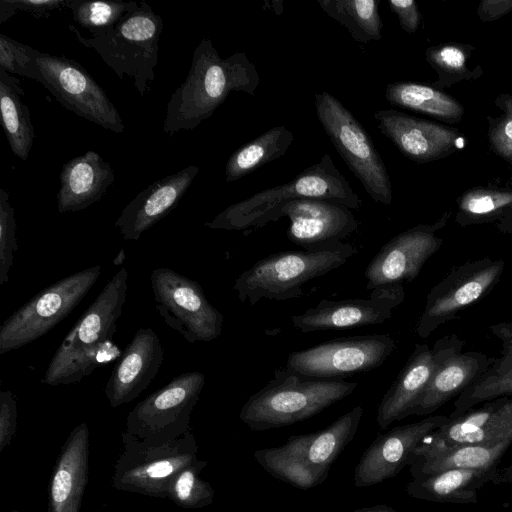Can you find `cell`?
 <instances>
[{
    "mask_svg": "<svg viewBox=\"0 0 512 512\" xmlns=\"http://www.w3.org/2000/svg\"><path fill=\"white\" fill-rule=\"evenodd\" d=\"M17 428V402L10 390L0 392V452L10 445Z\"/></svg>",
    "mask_w": 512,
    "mask_h": 512,
    "instance_id": "ab89813d",
    "label": "cell"
},
{
    "mask_svg": "<svg viewBox=\"0 0 512 512\" xmlns=\"http://www.w3.org/2000/svg\"><path fill=\"white\" fill-rule=\"evenodd\" d=\"M464 345L465 340L456 334L446 335L435 342L432 348L435 357L433 374L412 407L410 416L435 412L474 384L494 362V357L481 352H462Z\"/></svg>",
    "mask_w": 512,
    "mask_h": 512,
    "instance_id": "9a60e30c",
    "label": "cell"
},
{
    "mask_svg": "<svg viewBox=\"0 0 512 512\" xmlns=\"http://www.w3.org/2000/svg\"><path fill=\"white\" fill-rule=\"evenodd\" d=\"M503 259L482 258L454 267L428 293L417 322L419 337L428 338L439 326L486 296L499 282Z\"/></svg>",
    "mask_w": 512,
    "mask_h": 512,
    "instance_id": "4fadbf2b",
    "label": "cell"
},
{
    "mask_svg": "<svg viewBox=\"0 0 512 512\" xmlns=\"http://www.w3.org/2000/svg\"><path fill=\"white\" fill-rule=\"evenodd\" d=\"M40 82L67 110L114 133L124 131L119 111L77 61L34 49Z\"/></svg>",
    "mask_w": 512,
    "mask_h": 512,
    "instance_id": "8fae6325",
    "label": "cell"
},
{
    "mask_svg": "<svg viewBox=\"0 0 512 512\" xmlns=\"http://www.w3.org/2000/svg\"><path fill=\"white\" fill-rule=\"evenodd\" d=\"M128 291V272L121 268L86 309L53 355L43 384L68 385L81 381L96 368L118 359L113 342Z\"/></svg>",
    "mask_w": 512,
    "mask_h": 512,
    "instance_id": "7a4b0ae2",
    "label": "cell"
},
{
    "mask_svg": "<svg viewBox=\"0 0 512 512\" xmlns=\"http://www.w3.org/2000/svg\"><path fill=\"white\" fill-rule=\"evenodd\" d=\"M512 395V348L502 350L486 372L454 401L450 419L457 418L478 404Z\"/></svg>",
    "mask_w": 512,
    "mask_h": 512,
    "instance_id": "1f68e13d",
    "label": "cell"
},
{
    "mask_svg": "<svg viewBox=\"0 0 512 512\" xmlns=\"http://www.w3.org/2000/svg\"><path fill=\"white\" fill-rule=\"evenodd\" d=\"M395 348L388 334L342 337L292 352L286 367L306 377L333 379L379 367Z\"/></svg>",
    "mask_w": 512,
    "mask_h": 512,
    "instance_id": "5bb4252c",
    "label": "cell"
},
{
    "mask_svg": "<svg viewBox=\"0 0 512 512\" xmlns=\"http://www.w3.org/2000/svg\"><path fill=\"white\" fill-rule=\"evenodd\" d=\"M355 253L353 245L341 241L275 253L241 273L233 289L241 302L249 301L251 306L263 298H297L306 282L339 268Z\"/></svg>",
    "mask_w": 512,
    "mask_h": 512,
    "instance_id": "5b68a950",
    "label": "cell"
},
{
    "mask_svg": "<svg viewBox=\"0 0 512 512\" xmlns=\"http://www.w3.org/2000/svg\"><path fill=\"white\" fill-rule=\"evenodd\" d=\"M289 219L288 239L303 247L340 242L358 228V221L347 206L327 200L300 198L287 203L278 219Z\"/></svg>",
    "mask_w": 512,
    "mask_h": 512,
    "instance_id": "ffe728a7",
    "label": "cell"
},
{
    "mask_svg": "<svg viewBox=\"0 0 512 512\" xmlns=\"http://www.w3.org/2000/svg\"><path fill=\"white\" fill-rule=\"evenodd\" d=\"M293 140V133L288 128L276 126L242 145L226 163V182L239 180L263 165L282 157L292 145Z\"/></svg>",
    "mask_w": 512,
    "mask_h": 512,
    "instance_id": "4dcf8cb0",
    "label": "cell"
},
{
    "mask_svg": "<svg viewBox=\"0 0 512 512\" xmlns=\"http://www.w3.org/2000/svg\"><path fill=\"white\" fill-rule=\"evenodd\" d=\"M89 428L78 424L69 433L55 462L47 512H80L88 483Z\"/></svg>",
    "mask_w": 512,
    "mask_h": 512,
    "instance_id": "603a6c76",
    "label": "cell"
},
{
    "mask_svg": "<svg viewBox=\"0 0 512 512\" xmlns=\"http://www.w3.org/2000/svg\"><path fill=\"white\" fill-rule=\"evenodd\" d=\"M363 413L362 406H355L322 430L290 436L282 447L310 465L330 470L353 440Z\"/></svg>",
    "mask_w": 512,
    "mask_h": 512,
    "instance_id": "484cf974",
    "label": "cell"
},
{
    "mask_svg": "<svg viewBox=\"0 0 512 512\" xmlns=\"http://www.w3.org/2000/svg\"><path fill=\"white\" fill-rule=\"evenodd\" d=\"M385 98L391 105L441 118L452 117L457 112V106L450 98L430 87L415 83H390L386 86Z\"/></svg>",
    "mask_w": 512,
    "mask_h": 512,
    "instance_id": "e575fe53",
    "label": "cell"
},
{
    "mask_svg": "<svg viewBox=\"0 0 512 512\" xmlns=\"http://www.w3.org/2000/svg\"><path fill=\"white\" fill-rule=\"evenodd\" d=\"M14 14L25 11L35 18L48 17L56 8L68 6L69 0H1Z\"/></svg>",
    "mask_w": 512,
    "mask_h": 512,
    "instance_id": "60d3db41",
    "label": "cell"
},
{
    "mask_svg": "<svg viewBox=\"0 0 512 512\" xmlns=\"http://www.w3.org/2000/svg\"><path fill=\"white\" fill-rule=\"evenodd\" d=\"M390 9L398 16L401 27L408 33L416 31L419 22V12L413 0H390Z\"/></svg>",
    "mask_w": 512,
    "mask_h": 512,
    "instance_id": "b9f144b4",
    "label": "cell"
},
{
    "mask_svg": "<svg viewBox=\"0 0 512 512\" xmlns=\"http://www.w3.org/2000/svg\"><path fill=\"white\" fill-rule=\"evenodd\" d=\"M33 51L34 48L1 34L0 69L9 74H18L38 81L39 72L34 61Z\"/></svg>",
    "mask_w": 512,
    "mask_h": 512,
    "instance_id": "f35d334b",
    "label": "cell"
},
{
    "mask_svg": "<svg viewBox=\"0 0 512 512\" xmlns=\"http://www.w3.org/2000/svg\"><path fill=\"white\" fill-rule=\"evenodd\" d=\"M436 60L448 67L458 68L464 64L465 57L458 48L445 47L438 52Z\"/></svg>",
    "mask_w": 512,
    "mask_h": 512,
    "instance_id": "7bdbcfd3",
    "label": "cell"
},
{
    "mask_svg": "<svg viewBox=\"0 0 512 512\" xmlns=\"http://www.w3.org/2000/svg\"><path fill=\"white\" fill-rule=\"evenodd\" d=\"M19 79L0 69V110L2 126L12 153L27 160L34 143V127Z\"/></svg>",
    "mask_w": 512,
    "mask_h": 512,
    "instance_id": "f546056e",
    "label": "cell"
},
{
    "mask_svg": "<svg viewBox=\"0 0 512 512\" xmlns=\"http://www.w3.org/2000/svg\"><path fill=\"white\" fill-rule=\"evenodd\" d=\"M68 28L85 47L94 49L115 74L130 77L134 87L144 97L155 79L159 40L163 20L146 1L126 14L114 28L89 38L72 24Z\"/></svg>",
    "mask_w": 512,
    "mask_h": 512,
    "instance_id": "8992f818",
    "label": "cell"
},
{
    "mask_svg": "<svg viewBox=\"0 0 512 512\" xmlns=\"http://www.w3.org/2000/svg\"><path fill=\"white\" fill-rule=\"evenodd\" d=\"M356 382L316 379L286 366L242 406L239 418L253 431H265L308 419L349 396Z\"/></svg>",
    "mask_w": 512,
    "mask_h": 512,
    "instance_id": "277c9868",
    "label": "cell"
},
{
    "mask_svg": "<svg viewBox=\"0 0 512 512\" xmlns=\"http://www.w3.org/2000/svg\"><path fill=\"white\" fill-rule=\"evenodd\" d=\"M126 258V254H125V250L122 248L120 249V251L117 253V255L114 257L113 259V264L115 266H120L121 264H123L124 260Z\"/></svg>",
    "mask_w": 512,
    "mask_h": 512,
    "instance_id": "7dc6e473",
    "label": "cell"
},
{
    "mask_svg": "<svg viewBox=\"0 0 512 512\" xmlns=\"http://www.w3.org/2000/svg\"><path fill=\"white\" fill-rule=\"evenodd\" d=\"M435 368V357L426 344H416L393 384L377 408L376 420L386 429L410 416V411L426 388Z\"/></svg>",
    "mask_w": 512,
    "mask_h": 512,
    "instance_id": "d4e9b609",
    "label": "cell"
},
{
    "mask_svg": "<svg viewBox=\"0 0 512 512\" xmlns=\"http://www.w3.org/2000/svg\"><path fill=\"white\" fill-rule=\"evenodd\" d=\"M449 420L446 415H433L379 434L355 467V487L374 486L398 475L412 464L414 451L422 440Z\"/></svg>",
    "mask_w": 512,
    "mask_h": 512,
    "instance_id": "2e32d148",
    "label": "cell"
},
{
    "mask_svg": "<svg viewBox=\"0 0 512 512\" xmlns=\"http://www.w3.org/2000/svg\"><path fill=\"white\" fill-rule=\"evenodd\" d=\"M443 225L444 220L418 225L385 243L365 270L366 288L373 290L413 281L441 247L443 240L435 232Z\"/></svg>",
    "mask_w": 512,
    "mask_h": 512,
    "instance_id": "d6986e66",
    "label": "cell"
},
{
    "mask_svg": "<svg viewBox=\"0 0 512 512\" xmlns=\"http://www.w3.org/2000/svg\"><path fill=\"white\" fill-rule=\"evenodd\" d=\"M491 482L497 485H512V464L503 468H497L494 472Z\"/></svg>",
    "mask_w": 512,
    "mask_h": 512,
    "instance_id": "f6af8a7d",
    "label": "cell"
},
{
    "mask_svg": "<svg viewBox=\"0 0 512 512\" xmlns=\"http://www.w3.org/2000/svg\"><path fill=\"white\" fill-rule=\"evenodd\" d=\"M254 458L268 474L303 490L323 483L329 474L328 469L310 465L282 446L256 450Z\"/></svg>",
    "mask_w": 512,
    "mask_h": 512,
    "instance_id": "836d02e7",
    "label": "cell"
},
{
    "mask_svg": "<svg viewBox=\"0 0 512 512\" xmlns=\"http://www.w3.org/2000/svg\"><path fill=\"white\" fill-rule=\"evenodd\" d=\"M350 512H398L392 507L385 504H377L370 507H363Z\"/></svg>",
    "mask_w": 512,
    "mask_h": 512,
    "instance_id": "bcb514c9",
    "label": "cell"
},
{
    "mask_svg": "<svg viewBox=\"0 0 512 512\" xmlns=\"http://www.w3.org/2000/svg\"><path fill=\"white\" fill-rule=\"evenodd\" d=\"M56 195L59 213L84 210L99 201L115 179L112 166L97 152L87 151L66 162Z\"/></svg>",
    "mask_w": 512,
    "mask_h": 512,
    "instance_id": "cb8c5ba5",
    "label": "cell"
},
{
    "mask_svg": "<svg viewBox=\"0 0 512 512\" xmlns=\"http://www.w3.org/2000/svg\"><path fill=\"white\" fill-rule=\"evenodd\" d=\"M373 117L381 133L412 160L425 161L434 155L438 146L434 125L393 109L378 110Z\"/></svg>",
    "mask_w": 512,
    "mask_h": 512,
    "instance_id": "f1b7e54d",
    "label": "cell"
},
{
    "mask_svg": "<svg viewBox=\"0 0 512 512\" xmlns=\"http://www.w3.org/2000/svg\"><path fill=\"white\" fill-rule=\"evenodd\" d=\"M368 298L322 299L315 307L291 317L303 333L381 324L405 298L402 284L371 290Z\"/></svg>",
    "mask_w": 512,
    "mask_h": 512,
    "instance_id": "ac0fdd59",
    "label": "cell"
},
{
    "mask_svg": "<svg viewBox=\"0 0 512 512\" xmlns=\"http://www.w3.org/2000/svg\"><path fill=\"white\" fill-rule=\"evenodd\" d=\"M321 9L340 25L346 27L360 43L382 38V20L376 0H318Z\"/></svg>",
    "mask_w": 512,
    "mask_h": 512,
    "instance_id": "d6a6232c",
    "label": "cell"
},
{
    "mask_svg": "<svg viewBox=\"0 0 512 512\" xmlns=\"http://www.w3.org/2000/svg\"><path fill=\"white\" fill-rule=\"evenodd\" d=\"M505 440H512V395L486 401L479 408L450 419L422 440L414 458L457 445H492Z\"/></svg>",
    "mask_w": 512,
    "mask_h": 512,
    "instance_id": "e0dca14e",
    "label": "cell"
},
{
    "mask_svg": "<svg viewBox=\"0 0 512 512\" xmlns=\"http://www.w3.org/2000/svg\"><path fill=\"white\" fill-rule=\"evenodd\" d=\"M506 135L512 140V121H510L505 127Z\"/></svg>",
    "mask_w": 512,
    "mask_h": 512,
    "instance_id": "c3c4849f",
    "label": "cell"
},
{
    "mask_svg": "<svg viewBox=\"0 0 512 512\" xmlns=\"http://www.w3.org/2000/svg\"><path fill=\"white\" fill-rule=\"evenodd\" d=\"M73 20L92 35L104 33L128 13L139 8L136 1L69 0Z\"/></svg>",
    "mask_w": 512,
    "mask_h": 512,
    "instance_id": "8d00e7d4",
    "label": "cell"
},
{
    "mask_svg": "<svg viewBox=\"0 0 512 512\" xmlns=\"http://www.w3.org/2000/svg\"><path fill=\"white\" fill-rule=\"evenodd\" d=\"M163 355L160 338L153 329L137 330L105 385L110 406L116 408L139 397L159 372Z\"/></svg>",
    "mask_w": 512,
    "mask_h": 512,
    "instance_id": "44dd1931",
    "label": "cell"
},
{
    "mask_svg": "<svg viewBox=\"0 0 512 512\" xmlns=\"http://www.w3.org/2000/svg\"><path fill=\"white\" fill-rule=\"evenodd\" d=\"M317 117L338 154L377 203L390 205L392 188L386 166L365 128L333 95H315Z\"/></svg>",
    "mask_w": 512,
    "mask_h": 512,
    "instance_id": "ba28073f",
    "label": "cell"
},
{
    "mask_svg": "<svg viewBox=\"0 0 512 512\" xmlns=\"http://www.w3.org/2000/svg\"><path fill=\"white\" fill-rule=\"evenodd\" d=\"M114 466L111 485L119 491L167 498L173 476L195 462L198 445L192 427L181 437L160 445L146 444L127 431Z\"/></svg>",
    "mask_w": 512,
    "mask_h": 512,
    "instance_id": "52a82bcc",
    "label": "cell"
},
{
    "mask_svg": "<svg viewBox=\"0 0 512 512\" xmlns=\"http://www.w3.org/2000/svg\"><path fill=\"white\" fill-rule=\"evenodd\" d=\"M260 77L244 52L221 58L210 39H202L193 52L186 79L167 104L163 131L173 135L193 130L210 118L231 92L255 95Z\"/></svg>",
    "mask_w": 512,
    "mask_h": 512,
    "instance_id": "6da1fadb",
    "label": "cell"
},
{
    "mask_svg": "<svg viewBox=\"0 0 512 512\" xmlns=\"http://www.w3.org/2000/svg\"><path fill=\"white\" fill-rule=\"evenodd\" d=\"M101 274V266L64 277L38 292L0 327V354L19 349L49 332L82 301Z\"/></svg>",
    "mask_w": 512,
    "mask_h": 512,
    "instance_id": "9c48e42d",
    "label": "cell"
},
{
    "mask_svg": "<svg viewBox=\"0 0 512 512\" xmlns=\"http://www.w3.org/2000/svg\"><path fill=\"white\" fill-rule=\"evenodd\" d=\"M7 512H18L17 510H11V511H7Z\"/></svg>",
    "mask_w": 512,
    "mask_h": 512,
    "instance_id": "681fc988",
    "label": "cell"
},
{
    "mask_svg": "<svg viewBox=\"0 0 512 512\" xmlns=\"http://www.w3.org/2000/svg\"><path fill=\"white\" fill-rule=\"evenodd\" d=\"M492 469H451L413 478L406 492L413 498L452 504H476L478 490L491 482Z\"/></svg>",
    "mask_w": 512,
    "mask_h": 512,
    "instance_id": "4316f807",
    "label": "cell"
},
{
    "mask_svg": "<svg viewBox=\"0 0 512 512\" xmlns=\"http://www.w3.org/2000/svg\"><path fill=\"white\" fill-rule=\"evenodd\" d=\"M150 282L156 310L188 343L209 342L221 334L223 315L198 282L167 267L154 269Z\"/></svg>",
    "mask_w": 512,
    "mask_h": 512,
    "instance_id": "7c38bea8",
    "label": "cell"
},
{
    "mask_svg": "<svg viewBox=\"0 0 512 512\" xmlns=\"http://www.w3.org/2000/svg\"><path fill=\"white\" fill-rule=\"evenodd\" d=\"M300 198L336 202L358 210L362 201L335 166L330 154L305 168L290 182L268 188L234 203L204 225L211 229L246 230L277 221L287 203Z\"/></svg>",
    "mask_w": 512,
    "mask_h": 512,
    "instance_id": "3957f363",
    "label": "cell"
},
{
    "mask_svg": "<svg viewBox=\"0 0 512 512\" xmlns=\"http://www.w3.org/2000/svg\"><path fill=\"white\" fill-rule=\"evenodd\" d=\"M200 168L190 165L167 175L139 192L114 223L125 240H138L154 224L167 216L192 185Z\"/></svg>",
    "mask_w": 512,
    "mask_h": 512,
    "instance_id": "7402d4cb",
    "label": "cell"
},
{
    "mask_svg": "<svg viewBox=\"0 0 512 512\" xmlns=\"http://www.w3.org/2000/svg\"><path fill=\"white\" fill-rule=\"evenodd\" d=\"M207 464L206 460L197 459L176 473L168 486L167 498L176 506L187 509L211 505L215 491L208 481L200 478V473Z\"/></svg>",
    "mask_w": 512,
    "mask_h": 512,
    "instance_id": "d590c367",
    "label": "cell"
},
{
    "mask_svg": "<svg viewBox=\"0 0 512 512\" xmlns=\"http://www.w3.org/2000/svg\"><path fill=\"white\" fill-rule=\"evenodd\" d=\"M511 444L512 440L492 445H457L429 456L415 457L409 471L413 478H418L451 469L497 468Z\"/></svg>",
    "mask_w": 512,
    "mask_h": 512,
    "instance_id": "83f0119b",
    "label": "cell"
},
{
    "mask_svg": "<svg viewBox=\"0 0 512 512\" xmlns=\"http://www.w3.org/2000/svg\"><path fill=\"white\" fill-rule=\"evenodd\" d=\"M15 211L9 201V193L0 189V285L9 280L14 254L18 250Z\"/></svg>",
    "mask_w": 512,
    "mask_h": 512,
    "instance_id": "74e56055",
    "label": "cell"
},
{
    "mask_svg": "<svg viewBox=\"0 0 512 512\" xmlns=\"http://www.w3.org/2000/svg\"><path fill=\"white\" fill-rule=\"evenodd\" d=\"M489 329L502 342V350L512 348V321L493 324Z\"/></svg>",
    "mask_w": 512,
    "mask_h": 512,
    "instance_id": "ee69618b",
    "label": "cell"
},
{
    "mask_svg": "<svg viewBox=\"0 0 512 512\" xmlns=\"http://www.w3.org/2000/svg\"><path fill=\"white\" fill-rule=\"evenodd\" d=\"M205 376L189 371L139 401L126 417V430L146 444L160 445L184 435L199 400Z\"/></svg>",
    "mask_w": 512,
    "mask_h": 512,
    "instance_id": "30bf717a",
    "label": "cell"
}]
</instances>
